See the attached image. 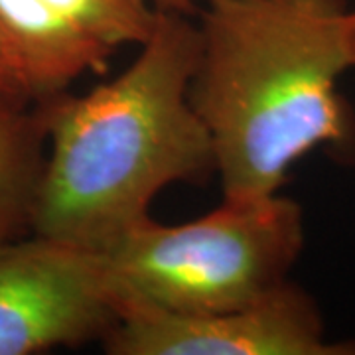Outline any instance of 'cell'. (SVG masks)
I'll list each match as a JSON object with an SVG mask.
<instances>
[{
  "label": "cell",
  "instance_id": "cell-4",
  "mask_svg": "<svg viewBox=\"0 0 355 355\" xmlns=\"http://www.w3.org/2000/svg\"><path fill=\"white\" fill-rule=\"evenodd\" d=\"M116 320L101 253L36 233L0 241V355L103 340Z\"/></svg>",
  "mask_w": 355,
  "mask_h": 355
},
{
  "label": "cell",
  "instance_id": "cell-2",
  "mask_svg": "<svg viewBox=\"0 0 355 355\" xmlns=\"http://www.w3.org/2000/svg\"><path fill=\"white\" fill-rule=\"evenodd\" d=\"M198 28L190 99L223 198L277 193L320 148L355 154L349 0H209Z\"/></svg>",
  "mask_w": 355,
  "mask_h": 355
},
{
  "label": "cell",
  "instance_id": "cell-6",
  "mask_svg": "<svg viewBox=\"0 0 355 355\" xmlns=\"http://www.w3.org/2000/svg\"><path fill=\"white\" fill-rule=\"evenodd\" d=\"M46 130L38 109L0 91V241L30 233Z\"/></svg>",
  "mask_w": 355,
  "mask_h": 355
},
{
  "label": "cell",
  "instance_id": "cell-1",
  "mask_svg": "<svg viewBox=\"0 0 355 355\" xmlns=\"http://www.w3.org/2000/svg\"><path fill=\"white\" fill-rule=\"evenodd\" d=\"M200 28L158 10L150 36L113 79L34 103L46 130L30 233L103 253L150 217L156 196L216 174L190 99Z\"/></svg>",
  "mask_w": 355,
  "mask_h": 355
},
{
  "label": "cell",
  "instance_id": "cell-5",
  "mask_svg": "<svg viewBox=\"0 0 355 355\" xmlns=\"http://www.w3.org/2000/svg\"><path fill=\"white\" fill-rule=\"evenodd\" d=\"M101 342L111 355H355V342L328 338L316 300L291 279L209 314L125 308Z\"/></svg>",
  "mask_w": 355,
  "mask_h": 355
},
{
  "label": "cell",
  "instance_id": "cell-8",
  "mask_svg": "<svg viewBox=\"0 0 355 355\" xmlns=\"http://www.w3.org/2000/svg\"><path fill=\"white\" fill-rule=\"evenodd\" d=\"M154 4V8L158 10H168V12L178 14H190L198 8V4L202 2H209V0H150Z\"/></svg>",
  "mask_w": 355,
  "mask_h": 355
},
{
  "label": "cell",
  "instance_id": "cell-9",
  "mask_svg": "<svg viewBox=\"0 0 355 355\" xmlns=\"http://www.w3.org/2000/svg\"><path fill=\"white\" fill-rule=\"evenodd\" d=\"M0 91L10 93V95H14V97H18V95L12 91V85H10V79H8V73H6V69H4L2 60H0Z\"/></svg>",
  "mask_w": 355,
  "mask_h": 355
},
{
  "label": "cell",
  "instance_id": "cell-3",
  "mask_svg": "<svg viewBox=\"0 0 355 355\" xmlns=\"http://www.w3.org/2000/svg\"><path fill=\"white\" fill-rule=\"evenodd\" d=\"M304 237L300 203L277 191L223 198L214 211L176 225L146 217L101 254L119 314H209L251 304L291 279Z\"/></svg>",
  "mask_w": 355,
  "mask_h": 355
},
{
  "label": "cell",
  "instance_id": "cell-10",
  "mask_svg": "<svg viewBox=\"0 0 355 355\" xmlns=\"http://www.w3.org/2000/svg\"><path fill=\"white\" fill-rule=\"evenodd\" d=\"M349 18H352V40H354V55H355V2H349Z\"/></svg>",
  "mask_w": 355,
  "mask_h": 355
},
{
  "label": "cell",
  "instance_id": "cell-7",
  "mask_svg": "<svg viewBox=\"0 0 355 355\" xmlns=\"http://www.w3.org/2000/svg\"><path fill=\"white\" fill-rule=\"evenodd\" d=\"M46 2L111 53L125 46L139 48L150 36L158 16V8H154L150 0H46Z\"/></svg>",
  "mask_w": 355,
  "mask_h": 355
}]
</instances>
